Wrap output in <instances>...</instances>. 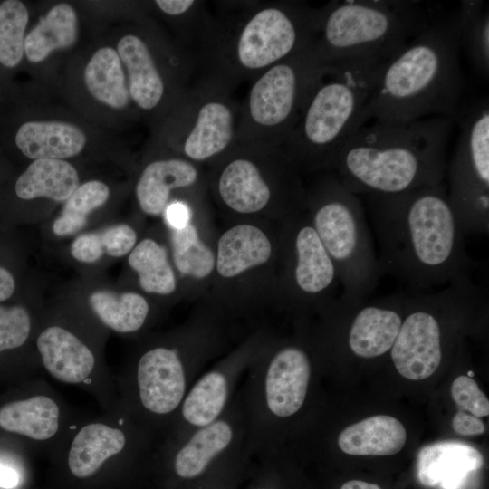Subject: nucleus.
<instances>
[{"label":"nucleus","instance_id":"f257e3e1","mask_svg":"<svg viewBox=\"0 0 489 489\" xmlns=\"http://www.w3.org/2000/svg\"><path fill=\"white\" fill-rule=\"evenodd\" d=\"M366 197L379 275L419 292L468 274L472 261L443 182Z\"/></svg>","mask_w":489,"mask_h":489},{"label":"nucleus","instance_id":"f03ea898","mask_svg":"<svg viewBox=\"0 0 489 489\" xmlns=\"http://www.w3.org/2000/svg\"><path fill=\"white\" fill-rule=\"evenodd\" d=\"M463 19L460 4L454 11L435 6L427 24L384 65L368 106L369 121H456L465 91L459 61Z\"/></svg>","mask_w":489,"mask_h":489},{"label":"nucleus","instance_id":"7ed1b4c3","mask_svg":"<svg viewBox=\"0 0 489 489\" xmlns=\"http://www.w3.org/2000/svg\"><path fill=\"white\" fill-rule=\"evenodd\" d=\"M455 122L431 117L366 124L346 142L331 171L357 196L396 194L442 183Z\"/></svg>","mask_w":489,"mask_h":489},{"label":"nucleus","instance_id":"20e7f679","mask_svg":"<svg viewBox=\"0 0 489 489\" xmlns=\"http://www.w3.org/2000/svg\"><path fill=\"white\" fill-rule=\"evenodd\" d=\"M385 64H329L282 146L294 167L332 169L346 142L369 122L368 106Z\"/></svg>","mask_w":489,"mask_h":489},{"label":"nucleus","instance_id":"39448f33","mask_svg":"<svg viewBox=\"0 0 489 489\" xmlns=\"http://www.w3.org/2000/svg\"><path fill=\"white\" fill-rule=\"evenodd\" d=\"M325 5L298 1L259 3L248 6L231 23L210 34L215 76L229 85L254 79L271 66L301 52L318 36Z\"/></svg>","mask_w":489,"mask_h":489},{"label":"nucleus","instance_id":"423d86ee","mask_svg":"<svg viewBox=\"0 0 489 489\" xmlns=\"http://www.w3.org/2000/svg\"><path fill=\"white\" fill-rule=\"evenodd\" d=\"M435 6L412 0L334 1L325 5L316 44L327 63H387L429 22Z\"/></svg>","mask_w":489,"mask_h":489},{"label":"nucleus","instance_id":"0eeeda50","mask_svg":"<svg viewBox=\"0 0 489 489\" xmlns=\"http://www.w3.org/2000/svg\"><path fill=\"white\" fill-rule=\"evenodd\" d=\"M328 68L314 42L254 78L240 105L236 141L282 147Z\"/></svg>","mask_w":489,"mask_h":489},{"label":"nucleus","instance_id":"6e6552de","mask_svg":"<svg viewBox=\"0 0 489 489\" xmlns=\"http://www.w3.org/2000/svg\"><path fill=\"white\" fill-rule=\"evenodd\" d=\"M330 172L312 198V226L335 265L342 300L359 302L378 286L377 255L359 197Z\"/></svg>","mask_w":489,"mask_h":489},{"label":"nucleus","instance_id":"1a4fd4ad","mask_svg":"<svg viewBox=\"0 0 489 489\" xmlns=\"http://www.w3.org/2000/svg\"><path fill=\"white\" fill-rule=\"evenodd\" d=\"M459 135L447 161L448 199L465 235L489 231V103L475 102L461 111Z\"/></svg>","mask_w":489,"mask_h":489},{"label":"nucleus","instance_id":"9d476101","mask_svg":"<svg viewBox=\"0 0 489 489\" xmlns=\"http://www.w3.org/2000/svg\"><path fill=\"white\" fill-rule=\"evenodd\" d=\"M470 276H460L437 292L408 291L404 318L390 350L396 369L411 380L430 377L441 364L444 322Z\"/></svg>","mask_w":489,"mask_h":489},{"label":"nucleus","instance_id":"9b49d317","mask_svg":"<svg viewBox=\"0 0 489 489\" xmlns=\"http://www.w3.org/2000/svg\"><path fill=\"white\" fill-rule=\"evenodd\" d=\"M229 87L214 75L177 103L176 142L185 158L206 161L223 155L236 141L240 105L231 99Z\"/></svg>","mask_w":489,"mask_h":489},{"label":"nucleus","instance_id":"f8f14e48","mask_svg":"<svg viewBox=\"0 0 489 489\" xmlns=\"http://www.w3.org/2000/svg\"><path fill=\"white\" fill-rule=\"evenodd\" d=\"M408 292H399L373 302H346L350 317L346 342L350 352L361 359H375L390 351L398 334Z\"/></svg>","mask_w":489,"mask_h":489},{"label":"nucleus","instance_id":"ddd939ff","mask_svg":"<svg viewBox=\"0 0 489 489\" xmlns=\"http://www.w3.org/2000/svg\"><path fill=\"white\" fill-rule=\"evenodd\" d=\"M225 153L229 158L216 180L221 200L240 214L261 211L270 203L273 192L259 163L253 158L252 144L235 141Z\"/></svg>","mask_w":489,"mask_h":489},{"label":"nucleus","instance_id":"4468645a","mask_svg":"<svg viewBox=\"0 0 489 489\" xmlns=\"http://www.w3.org/2000/svg\"><path fill=\"white\" fill-rule=\"evenodd\" d=\"M483 465V455L474 446L445 441L430 444L419 451L417 474L425 486L465 489Z\"/></svg>","mask_w":489,"mask_h":489},{"label":"nucleus","instance_id":"2eb2a0df","mask_svg":"<svg viewBox=\"0 0 489 489\" xmlns=\"http://www.w3.org/2000/svg\"><path fill=\"white\" fill-rule=\"evenodd\" d=\"M138 385L143 406L157 414H167L180 403L185 392V375L177 354L167 348H155L140 358Z\"/></svg>","mask_w":489,"mask_h":489},{"label":"nucleus","instance_id":"dca6fc26","mask_svg":"<svg viewBox=\"0 0 489 489\" xmlns=\"http://www.w3.org/2000/svg\"><path fill=\"white\" fill-rule=\"evenodd\" d=\"M311 365L306 353L296 347L281 350L272 360L265 379L269 409L277 417L295 414L308 388Z\"/></svg>","mask_w":489,"mask_h":489},{"label":"nucleus","instance_id":"f3484780","mask_svg":"<svg viewBox=\"0 0 489 489\" xmlns=\"http://www.w3.org/2000/svg\"><path fill=\"white\" fill-rule=\"evenodd\" d=\"M117 53L127 68L130 99L144 111H152L165 100L167 83L149 44L135 34L123 35Z\"/></svg>","mask_w":489,"mask_h":489},{"label":"nucleus","instance_id":"a211bd4d","mask_svg":"<svg viewBox=\"0 0 489 489\" xmlns=\"http://www.w3.org/2000/svg\"><path fill=\"white\" fill-rule=\"evenodd\" d=\"M198 171L185 158L172 157L149 163L136 184V197L140 209L149 216H159L168 205L172 190L194 186Z\"/></svg>","mask_w":489,"mask_h":489},{"label":"nucleus","instance_id":"6ab92c4d","mask_svg":"<svg viewBox=\"0 0 489 489\" xmlns=\"http://www.w3.org/2000/svg\"><path fill=\"white\" fill-rule=\"evenodd\" d=\"M36 345L46 370L62 382L81 383L94 368L91 350L62 327L50 326L43 330Z\"/></svg>","mask_w":489,"mask_h":489},{"label":"nucleus","instance_id":"aec40b11","mask_svg":"<svg viewBox=\"0 0 489 489\" xmlns=\"http://www.w3.org/2000/svg\"><path fill=\"white\" fill-rule=\"evenodd\" d=\"M295 288L303 296L325 295L339 280L335 265L311 225H302L294 233Z\"/></svg>","mask_w":489,"mask_h":489},{"label":"nucleus","instance_id":"412c9836","mask_svg":"<svg viewBox=\"0 0 489 489\" xmlns=\"http://www.w3.org/2000/svg\"><path fill=\"white\" fill-rule=\"evenodd\" d=\"M85 133L76 125L57 120L24 122L15 134V144L28 158L62 159L80 154Z\"/></svg>","mask_w":489,"mask_h":489},{"label":"nucleus","instance_id":"4be33fe9","mask_svg":"<svg viewBox=\"0 0 489 489\" xmlns=\"http://www.w3.org/2000/svg\"><path fill=\"white\" fill-rule=\"evenodd\" d=\"M406 440V429L398 419L378 415L347 427L340 432L338 444L348 455H390L398 453Z\"/></svg>","mask_w":489,"mask_h":489},{"label":"nucleus","instance_id":"5701e85b","mask_svg":"<svg viewBox=\"0 0 489 489\" xmlns=\"http://www.w3.org/2000/svg\"><path fill=\"white\" fill-rule=\"evenodd\" d=\"M271 254V242L261 229L238 225L225 232L218 241L216 269L224 277H234L264 264Z\"/></svg>","mask_w":489,"mask_h":489},{"label":"nucleus","instance_id":"b1692460","mask_svg":"<svg viewBox=\"0 0 489 489\" xmlns=\"http://www.w3.org/2000/svg\"><path fill=\"white\" fill-rule=\"evenodd\" d=\"M80 186L76 168L62 159H36L18 177L14 190L24 200L46 197L65 202Z\"/></svg>","mask_w":489,"mask_h":489},{"label":"nucleus","instance_id":"393cba45","mask_svg":"<svg viewBox=\"0 0 489 489\" xmlns=\"http://www.w3.org/2000/svg\"><path fill=\"white\" fill-rule=\"evenodd\" d=\"M122 431L101 423L83 427L75 436L68 455L71 472L80 478L93 475L112 455L125 446Z\"/></svg>","mask_w":489,"mask_h":489},{"label":"nucleus","instance_id":"a878e982","mask_svg":"<svg viewBox=\"0 0 489 489\" xmlns=\"http://www.w3.org/2000/svg\"><path fill=\"white\" fill-rule=\"evenodd\" d=\"M60 410L46 396L14 401L0 408V427L34 440H46L59 428Z\"/></svg>","mask_w":489,"mask_h":489},{"label":"nucleus","instance_id":"bb28decb","mask_svg":"<svg viewBox=\"0 0 489 489\" xmlns=\"http://www.w3.org/2000/svg\"><path fill=\"white\" fill-rule=\"evenodd\" d=\"M77 39V15L72 5L60 3L24 38V53L34 63L43 62L52 52L69 48Z\"/></svg>","mask_w":489,"mask_h":489},{"label":"nucleus","instance_id":"cd10ccee","mask_svg":"<svg viewBox=\"0 0 489 489\" xmlns=\"http://www.w3.org/2000/svg\"><path fill=\"white\" fill-rule=\"evenodd\" d=\"M85 85L97 101L120 110L128 106L129 93L121 60L111 47L98 49L84 70Z\"/></svg>","mask_w":489,"mask_h":489},{"label":"nucleus","instance_id":"c85d7f7f","mask_svg":"<svg viewBox=\"0 0 489 489\" xmlns=\"http://www.w3.org/2000/svg\"><path fill=\"white\" fill-rule=\"evenodd\" d=\"M89 303L106 326L121 333L140 329L149 312L145 298L130 292L116 293L108 290H97L91 293Z\"/></svg>","mask_w":489,"mask_h":489},{"label":"nucleus","instance_id":"c756f323","mask_svg":"<svg viewBox=\"0 0 489 489\" xmlns=\"http://www.w3.org/2000/svg\"><path fill=\"white\" fill-rule=\"evenodd\" d=\"M232 436L231 427L225 421H215L202 427L177 453V474L183 478L200 475L211 459L229 445Z\"/></svg>","mask_w":489,"mask_h":489},{"label":"nucleus","instance_id":"7c9ffc66","mask_svg":"<svg viewBox=\"0 0 489 489\" xmlns=\"http://www.w3.org/2000/svg\"><path fill=\"white\" fill-rule=\"evenodd\" d=\"M128 263L138 273L146 292L168 295L176 289V278L164 246L145 238L131 250Z\"/></svg>","mask_w":489,"mask_h":489},{"label":"nucleus","instance_id":"2f4dec72","mask_svg":"<svg viewBox=\"0 0 489 489\" xmlns=\"http://www.w3.org/2000/svg\"><path fill=\"white\" fill-rule=\"evenodd\" d=\"M109 187L100 180H90L80 185L64 202L59 216L52 225L57 236H67L81 231L88 222L89 215L106 203Z\"/></svg>","mask_w":489,"mask_h":489},{"label":"nucleus","instance_id":"473e14b6","mask_svg":"<svg viewBox=\"0 0 489 489\" xmlns=\"http://www.w3.org/2000/svg\"><path fill=\"white\" fill-rule=\"evenodd\" d=\"M227 398V382L223 374L212 371L194 386L182 408L184 418L191 425L206 427L213 422L224 408Z\"/></svg>","mask_w":489,"mask_h":489},{"label":"nucleus","instance_id":"72a5a7b5","mask_svg":"<svg viewBox=\"0 0 489 489\" xmlns=\"http://www.w3.org/2000/svg\"><path fill=\"white\" fill-rule=\"evenodd\" d=\"M463 27L460 43L475 69L489 75V11L482 1H462Z\"/></svg>","mask_w":489,"mask_h":489},{"label":"nucleus","instance_id":"f704fd0d","mask_svg":"<svg viewBox=\"0 0 489 489\" xmlns=\"http://www.w3.org/2000/svg\"><path fill=\"white\" fill-rule=\"evenodd\" d=\"M173 260L177 270L187 275L204 278L215 267V255L200 239L190 223L171 235Z\"/></svg>","mask_w":489,"mask_h":489},{"label":"nucleus","instance_id":"c9c22d12","mask_svg":"<svg viewBox=\"0 0 489 489\" xmlns=\"http://www.w3.org/2000/svg\"><path fill=\"white\" fill-rule=\"evenodd\" d=\"M28 19L23 2L6 0L0 4V63L5 67H14L23 59Z\"/></svg>","mask_w":489,"mask_h":489},{"label":"nucleus","instance_id":"e433bc0d","mask_svg":"<svg viewBox=\"0 0 489 489\" xmlns=\"http://www.w3.org/2000/svg\"><path fill=\"white\" fill-rule=\"evenodd\" d=\"M31 319L21 306H0V352L22 346L29 337Z\"/></svg>","mask_w":489,"mask_h":489},{"label":"nucleus","instance_id":"4c0bfd02","mask_svg":"<svg viewBox=\"0 0 489 489\" xmlns=\"http://www.w3.org/2000/svg\"><path fill=\"white\" fill-rule=\"evenodd\" d=\"M451 395L461 410L477 417L488 416L489 401L471 377H457L451 386Z\"/></svg>","mask_w":489,"mask_h":489},{"label":"nucleus","instance_id":"58836bf2","mask_svg":"<svg viewBox=\"0 0 489 489\" xmlns=\"http://www.w3.org/2000/svg\"><path fill=\"white\" fill-rule=\"evenodd\" d=\"M104 254L119 258L131 252L134 248L137 234L127 224H117L100 231Z\"/></svg>","mask_w":489,"mask_h":489},{"label":"nucleus","instance_id":"ea45409f","mask_svg":"<svg viewBox=\"0 0 489 489\" xmlns=\"http://www.w3.org/2000/svg\"><path fill=\"white\" fill-rule=\"evenodd\" d=\"M72 256L83 264H93L100 260L103 254V247L100 232H89L77 236L71 244Z\"/></svg>","mask_w":489,"mask_h":489},{"label":"nucleus","instance_id":"a19ab883","mask_svg":"<svg viewBox=\"0 0 489 489\" xmlns=\"http://www.w3.org/2000/svg\"><path fill=\"white\" fill-rule=\"evenodd\" d=\"M155 4L163 14L172 17L197 15L201 5L194 0H157Z\"/></svg>","mask_w":489,"mask_h":489},{"label":"nucleus","instance_id":"79ce46f5","mask_svg":"<svg viewBox=\"0 0 489 489\" xmlns=\"http://www.w3.org/2000/svg\"><path fill=\"white\" fill-rule=\"evenodd\" d=\"M452 427L454 430L463 436H477L485 431L484 422L480 417L459 410L453 417Z\"/></svg>","mask_w":489,"mask_h":489},{"label":"nucleus","instance_id":"37998d69","mask_svg":"<svg viewBox=\"0 0 489 489\" xmlns=\"http://www.w3.org/2000/svg\"><path fill=\"white\" fill-rule=\"evenodd\" d=\"M167 223L173 230H179L189 224L190 209L182 201H174L168 204L164 211Z\"/></svg>","mask_w":489,"mask_h":489},{"label":"nucleus","instance_id":"c03bdc74","mask_svg":"<svg viewBox=\"0 0 489 489\" xmlns=\"http://www.w3.org/2000/svg\"><path fill=\"white\" fill-rule=\"evenodd\" d=\"M20 475L18 471L9 465L0 462V487L13 489L19 484Z\"/></svg>","mask_w":489,"mask_h":489},{"label":"nucleus","instance_id":"a18cd8bd","mask_svg":"<svg viewBox=\"0 0 489 489\" xmlns=\"http://www.w3.org/2000/svg\"><path fill=\"white\" fill-rule=\"evenodd\" d=\"M15 290V281L12 273L0 266V302L9 299Z\"/></svg>","mask_w":489,"mask_h":489},{"label":"nucleus","instance_id":"49530a36","mask_svg":"<svg viewBox=\"0 0 489 489\" xmlns=\"http://www.w3.org/2000/svg\"><path fill=\"white\" fill-rule=\"evenodd\" d=\"M340 489H381L375 484L367 483L360 480H350L346 482Z\"/></svg>","mask_w":489,"mask_h":489},{"label":"nucleus","instance_id":"de8ad7c7","mask_svg":"<svg viewBox=\"0 0 489 489\" xmlns=\"http://www.w3.org/2000/svg\"><path fill=\"white\" fill-rule=\"evenodd\" d=\"M473 375H474L473 371H468V377L473 376Z\"/></svg>","mask_w":489,"mask_h":489}]
</instances>
